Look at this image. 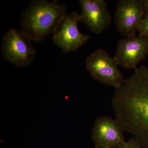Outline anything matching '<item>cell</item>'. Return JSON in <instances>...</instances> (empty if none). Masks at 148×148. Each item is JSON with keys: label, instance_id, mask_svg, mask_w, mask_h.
I'll return each instance as SVG.
<instances>
[{"label": "cell", "instance_id": "6", "mask_svg": "<svg viewBox=\"0 0 148 148\" xmlns=\"http://www.w3.org/2000/svg\"><path fill=\"white\" fill-rule=\"evenodd\" d=\"M148 55V36L138 34L120 40L114 58L118 66L135 70Z\"/></svg>", "mask_w": 148, "mask_h": 148}, {"label": "cell", "instance_id": "4", "mask_svg": "<svg viewBox=\"0 0 148 148\" xmlns=\"http://www.w3.org/2000/svg\"><path fill=\"white\" fill-rule=\"evenodd\" d=\"M32 42L21 31L9 29L2 40L3 58L17 67L29 66L35 60L36 54Z\"/></svg>", "mask_w": 148, "mask_h": 148}, {"label": "cell", "instance_id": "8", "mask_svg": "<svg viewBox=\"0 0 148 148\" xmlns=\"http://www.w3.org/2000/svg\"><path fill=\"white\" fill-rule=\"evenodd\" d=\"M79 3L82 10L79 21L92 33L99 34L110 26L112 15L105 0H80Z\"/></svg>", "mask_w": 148, "mask_h": 148}, {"label": "cell", "instance_id": "5", "mask_svg": "<svg viewBox=\"0 0 148 148\" xmlns=\"http://www.w3.org/2000/svg\"><path fill=\"white\" fill-rule=\"evenodd\" d=\"M78 14L66 13L58 22L52 34L53 42L64 53L76 51L90 39L81 33L78 27Z\"/></svg>", "mask_w": 148, "mask_h": 148}, {"label": "cell", "instance_id": "7", "mask_svg": "<svg viewBox=\"0 0 148 148\" xmlns=\"http://www.w3.org/2000/svg\"><path fill=\"white\" fill-rule=\"evenodd\" d=\"M144 18L143 0H120L117 4L114 23L125 37L137 34Z\"/></svg>", "mask_w": 148, "mask_h": 148}, {"label": "cell", "instance_id": "10", "mask_svg": "<svg viewBox=\"0 0 148 148\" xmlns=\"http://www.w3.org/2000/svg\"><path fill=\"white\" fill-rule=\"evenodd\" d=\"M138 34L148 36V15L144 17L138 30Z\"/></svg>", "mask_w": 148, "mask_h": 148}, {"label": "cell", "instance_id": "1", "mask_svg": "<svg viewBox=\"0 0 148 148\" xmlns=\"http://www.w3.org/2000/svg\"><path fill=\"white\" fill-rule=\"evenodd\" d=\"M116 120L124 132L148 148V68L142 66L116 88L112 100Z\"/></svg>", "mask_w": 148, "mask_h": 148}, {"label": "cell", "instance_id": "11", "mask_svg": "<svg viewBox=\"0 0 148 148\" xmlns=\"http://www.w3.org/2000/svg\"><path fill=\"white\" fill-rule=\"evenodd\" d=\"M119 148H143L134 139L131 138L127 141H125Z\"/></svg>", "mask_w": 148, "mask_h": 148}, {"label": "cell", "instance_id": "3", "mask_svg": "<svg viewBox=\"0 0 148 148\" xmlns=\"http://www.w3.org/2000/svg\"><path fill=\"white\" fill-rule=\"evenodd\" d=\"M86 68L94 79L116 88L124 82V76L114 58L106 50L98 49L87 56Z\"/></svg>", "mask_w": 148, "mask_h": 148}, {"label": "cell", "instance_id": "9", "mask_svg": "<svg viewBox=\"0 0 148 148\" xmlns=\"http://www.w3.org/2000/svg\"><path fill=\"white\" fill-rule=\"evenodd\" d=\"M124 133L115 119L102 116L94 121L91 139L95 148H119L125 141Z\"/></svg>", "mask_w": 148, "mask_h": 148}, {"label": "cell", "instance_id": "12", "mask_svg": "<svg viewBox=\"0 0 148 148\" xmlns=\"http://www.w3.org/2000/svg\"><path fill=\"white\" fill-rule=\"evenodd\" d=\"M144 17L148 15V0H143Z\"/></svg>", "mask_w": 148, "mask_h": 148}, {"label": "cell", "instance_id": "2", "mask_svg": "<svg viewBox=\"0 0 148 148\" xmlns=\"http://www.w3.org/2000/svg\"><path fill=\"white\" fill-rule=\"evenodd\" d=\"M66 10L58 1H32L22 12L20 31L32 42L41 41L53 33Z\"/></svg>", "mask_w": 148, "mask_h": 148}]
</instances>
